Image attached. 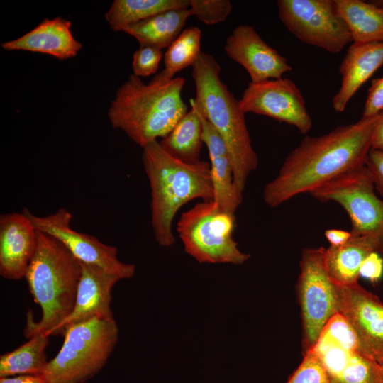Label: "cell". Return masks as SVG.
I'll return each instance as SVG.
<instances>
[{
    "mask_svg": "<svg viewBox=\"0 0 383 383\" xmlns=\"http://www.w3.org/2000/svg\"><path fill=\"white\" fill-rule=\"evenodd\" d=\"M277 6L282 23L305 43L334 54L353 41L335 0H279Z\"/></svg>",
    "mask_w": 383,
    "mask_h": 383,
    "instance_id": "8fae6325",
    "label": "cell"
},
{
    "mask_svg": "<svg viewBox=\"0 0 383 383\" xmlns=\"http://www.w3.org/2000/svg\"><path fill=\"white\" fill-rule=\"evenodd\" d=\"M57 355L39 375L45 383H84L106 365L118 339L114 318H94L69 327Z\"/></svg>",
    "mask_w": 383,
    "mask_h": 383,
    "instance_id": "8992f818",
    "label": "cell"
},
{
    "mask_svg": "<svg viewBox=\"0 0 383 383\" xmlns=\"http://www.w3.org/2000/svg\"><path fill=\"white\" fill-rule=\"evenodd\" d=\"M81 264L82 274L74 309L51 335H64L71 326L94 318H113L111 291L121 278L98 267Z\"/></svg>",
    "mask_w": 383,
    "mask_h": 383,
    "instance_id": "2e32d148",
    "label": "cell"
},
{
    "mask_svg": "<svg viewBox=\"0 0 383 383\" xmlns=\"http://www.w3.org/2000/svg\"><path fill=\"white\" fill-rule=\"evenodd\" d=\"M325 236L331 243V246L339 247L345 244L351 238L350 231L341 229H328L325 231Z\"/></svg>",
    "mask_w": 383,
    "mask_h": 383,
    "instance_id": "836d02e7",
    "label": "cell"
},
{
    "mask_svg": "<svg viewBox=\"0 0 383 383\" xmlns=\"http://www.w3.org/2000/svg\"><path fill=\"white\" fill-rule=\"evenodd\" d=\"M376 252L374 243L365 237H352L339 247L325 249L324 263L331 280L337 285L357 283L360 268L364 260Z\"/></svg>",
    "mask_w": 383,
    "mask_h": 383,
    "instance_id": "44dd1931",
    "label": "cell"
},
{
    "mask_svg": "<svg viewBox=\"0 0 383 383\" xmlns=\"http://www.w3.org/2000/svg\"><path fill=\"white\" fill-rule=\"evenodd\" d=\"M374 189L373 178L364 165L341 174L309 194L321 202L340 204L350 217L351 236L371 240L383 258V201Z\"/></svg>",
    "mask_w": 383,
    "mask_h": 383,
    "instance_id": "ba28073f",
    "label": "cell"
},
{
    "mask_svg": "<svg viewBox=\"0 0 383 383\" xmlns=\"http://www.w3.org/2000/svg\"><path fill=\"white\" fill-rule=\"evenodd\" d=\"M189 8V0H115L104 16L111 29L122 31L160 13Z\"/></svg>",
    "mask_w": 383,
    "mask_h": 383,
    "instance_id": "484cf974",
    "label": "cell"
},
{
    "mask_svg": "<svg viewBox=\"0 0 383 383\" xmlns=\"http://www.w3.org/2000/svg\"><path fill=\"white\" fill-rule=\"evenodd\" d=\"M81 274V262L57 238L37 231L36 250L24 278L42 315L37 322L27 315L26 338L40 333L50 337L72 313Z\"/></svg>",
    "mask_w": 383,
    "mask_h": 383,
    "instance_id": "3957f363",
    "label": "cell"
},
{
    "mask_svg": "<svg viewBox=\"0 0 383 383\" xmlns=\"http://www.w3.org/2000/svg\"><path fill=\"white\" fill-rule=\"evenodd\" d=\"M286 383H331L326 370L312 350L304 354V359Z\"/></svg>",
    "mask_w": 383,
    "mask_h": 383,
    "instance_id": "f1b7e54d",
    "label": "cell"
},
{
    "mask_svg": "<svg viewBox=\"0 0 383 383\" xmlns=\"http://www.w3.org/2000/svg\"><path fill=\"white\" fill-rule=\"evenodd\" d=\"M49 336L33 335L16 349L0 356V378L20 375H40L47 366L45 349Z\"/></svg>",
    "mask_w": 383,
    "mask_h": 383,
    "instance_id": "d4e9b609",
    "label": "cell"
},
{
    "mask_svg": "<svg viewBox=\"0 0 383 383\" xmlns=\"http://www.w3.org/2000/svg\"><path fill=\"white\" fill-rule=\"evenodd\" d=\"M326 370L331 383H380V365L360 347L355 332L335 314L311 348Z\"/></svg>",
    "mask_w": 383,
    "mask_h": 383,
    "instance_id": "9c48e42d",
    "label": "cell"
},
{
    "mask_svg": "<svg viewBox=\"0 0 383 383\" xmlns=\"http://www.w3.org/2000/svg\"><path fill=\"white\" fill-rule=\"evenodd\" d=\"M335 3L353 43L383 42V5L360 0H335Z\"/></svg>",
    "mask_w": 383,
    "mask_h": 383,
    "instance_id": "603a6c76",
    "label": "cell"
},
{
    "mask_svg": "<svg viewBox=\"0 0 383 383\" xmlns=\"http://www.w3.org/2000/svg\"><path fill=\"white\" fill-rule=\"evenodd\" d=\"M371 148L383 151V110L379 113L378 119L373 130Z\"/></svg>",
    "mask_w": 383,
    "mask_h": 383,
    "instance_id": "e575fe53",
    "label": "cell"
},
{
    "mask_svg": "<svg viewBox=\"0 0 383 383\" xmlns=\"http://www.w3.org/2000/svg\"><path fill=\"white\" fill-rule=\"evenodd\" d=\"M22 212L37 231L57 238L82 263L101 268L121 279L133 277L135 265L120 261L115 246L104 244L96 238L72 228V215L66 209L60 208L55 213L42 217L34 215L27 208Z\"/></svg>",
    "mask_w": 383,
    "mask_h": 383,
    "instance_id": "7c38bea8",
    "label": "cell"
},
{
    "mask_svg": "<svg viewBox=\"0 0 383 383\" xmlns=\"http://www.w3.org/2000/svg\"><path fill=\"white\" fill-rule=\"evenodd\" d=\"M325 249L306 248L301 255L298 291L304 328V354L316 344L326 323L338 313L337 285L326 269Z\"/></svg>",
    "mask_w": 383,
    "mask_h": 383,
    "instance_id": "30bf717a",
    "label": "cell"
},
{
    "mask_svg": "<svg viewBox=\"0 0 383 383\" xmlns=\"http://www.w3.org/2000/svg\"><path fill=\"white\" fill-rule=\"evenodd\" d=\"M190 16L189 9L166 11L127 26L122 31L135 38L140 46L162 50L168 48L180 35Z\"/></svg>",
    "mask_w": 383,
    "mask_h": 383,
    "instance_id": "7402d4cb",
    "label": "cell"
},
{
    "mask_svg": "<svg viewBox=\"0 0 383 383\" xmlns=\"http://www.w3.org/2000/svg\"><path fill=\"white\" fill-rule=\"evenodd\" d=\"M380 365V383H383V362L379 363Z\"/></svg>",
    "mask_w": 383,
    "mask_h": 383,
    "instance_id": "8d00e7d4",
    "label": "cell"
},
{
    "mask_svg": "<svg viewBox=\"0 0 383 383\" xmlns=\"http://www.w3.org/2000/svg\"><path fill=\"white\" fill-rule=\"evenodd\" d=\"M235 216L212 201H203L183 212L177 232L185 252L200 263L242 265L250 255L233 238Z\"/></svg>",
    "mask_w": 383,
    "mask_h": 383,
    "instance_id": "52a82bcc",
    "label": "cell"
},
{
    "mask_svg": "<svg viewBox=\"0 0 383 383\" xmlns=\"http://www.w3.org/2000/svg\"><path fill=\"white\" fill-rule=\"evenodd\" d=\"M184 84L181 77L165 84H146L131 74L111 102L110 123L142 148L163 138L188 111L182 97Z\"/></svg>",
    "mask_w": 383,
    "mask_h": 383,
    "instance_id": "277c9868",
    "label": "cell"
},
{
    "mask_svg": "<svg viewBox=\"0 0 383 383\" xmlns=\"http://www.w3.org/2000/svg\"><path fill=\"white\" fill-rule=\"evenodd\" d=\"M229 0H189L192 16L206 25H213L226 19L232 11Z\"/></svg>",
    "mask_w": 383,
    "mask_h": 383,
    "instance_id": "83f0119b",
    "label": "cell"
},
{
    "mask_svg": "<svg viewBox=\"0 0 383 383\" xmlns=\"http://www.w3.org/2000/svg\"><path fill=\"white\" fill-rule=\"evenodd\" d=\"M201 30L192 26L182 30L167 48L164 55L165 68L150 81L152 84H165L175 74L194 64L201 51Z\"/></svg>",
    "mask_w": 383,
    "mask_h": 383,
    "instance_id": "4316f807",
    "label": "cell"
},
{
    "mask_svg": "<svg viewBox=\"0 0 383 383\" xmlns=\"http://www.w3.org/2000/svg\"><path fill=\"white\" fill-rule=\"evenodd\" d=\"M191 110L160 142L162 148L174 158L186 163L199 162L202 145V124L193 99Z\"/></svg>",
    "mask_w": 383,
    "mask_h": 383,
    "instance_id": "cb8c5ba5",
    "label": "cell"
},
{
    "mask_svg": "<svg viewBox=\"0 0 383 383\" xmlns=\"http://www.w3.org/2000/svg\"><path fill=\"white\" fill-rule=\"evenodd\" d=\"M37 247V230L23 213L0 216V274L6 279L25 277Z\"/></svg>",
    "mask_w": 383,
    "mask_h": 383,
    "instance_id": "e0dca14e",
    "label": "cell"
},
{
    "mask_svg": "<svg viewBox=\"0 0 383 383\" xmlns=\"http://www.w3.org/2000/svg\"><path fill=\"white\" fill-rule=\"evenodd\" d=\"M383 110V77L373 79L368 90L362 117H372Z\"/></svg>",
    "mask_w": 383,
    "mask_h": 383,
    "instance_id": "4dcf8cb0",
    "label": "cell"
},
{
    "mask_svg": "<svg viewBox=\"0 0 383 383\" xmlns=\"http://www.w3.org/2000/svg\"><path fill=\"white\" fill-rule=\"evenodd\" d=\"M383 275V258L376 252H371L362 262L360 276L371 282H378Z\"/></svg>",
    "mask_w": 383,
    "mask_h": 383,
    "instance_id": "d6a6232c",
    "label": "cell"
},
{
    "mask_svg": "<svg viewBox=\"0 0 383 383\" xmlns=\"http://www.w3.org/2000/svg\"><path fill=\"white\" fill-rule=\"evenodd\" d=\"M365 165L370 172L376 189L383 196V151L371 148Z\"/></svg>",
    "mask_w": 383,
    "mask_h": 383,
    "instance_id": "1f68e13d",
    "label": "cell"
},
{
    "mask_svg": "<svg viewBox=\"0 0 383 383\" xmlns=\"http://www.w3.org/2000/svg\"><path fill=\"white\" fill-rule=\"evenodd\" d=\"M223 48L231 60L245 69L252 82L279 79L292 70L286 58L268 45L250 25L236 26Z\"/></svg>",
    "mask_w": 383,
    "mask_h": 383,
    "instance_id": "9a60e30c",
    "label": "cell"
},
{
    "mask_svg": "<svg viewBox=\"0 0 383 383\" xmlns=\"http://www.w3.org/2000/svg\"><path fill=\"white\" fill-rule=\"evenodd\" d=\"M197 111L202 124L203 143L207 148L210 160L213 201L222 211L235 214L242 203L243 196L238 193L234 185L233 170L227 148L216 130L198 109Z\"/></svg>",
    "mask_w": 383,
    "mask_h": 383,
    "instance_id": "d6986e66",
    "label": "cell"
},
{
    "mask_svg": "<svg viewBox=\"0 0 383 383\" xmlns=\"http://www.w3.org/2000/svg\"><path fill=\"white\" fill-rule=\"evenodd\" d=\"M220 72L221 66L215 57L201 52L192 65L196 88L194 101L222 138L231 160L235 189L243 196L248 177L257 167L258 157L239 101L221 81Z\"/></svg>",
    "mask_w": 383,
    "mask_h": 383,
    "instance_id": "5b68a950",
    "label": "cell"
},
{
    "mask_svg": "<svg viewBox=\"0 0 383 383\" xmlns=\"http://www.w3.org/2000/svg\"><path fill=\"white\" fill-rule=\"evenodd\" d=\"M162 57V50L152 46H140L133 55V74L141 77L157 72Z\"/></svg>",
    "mask_w": 383,
    "mask_h": 383,
    "instance_id": "f546056e",
    "label": "cell"
},
{
    "mask_svg": "<svg viewBox=\"0 0 383 383\" xmlns=\"http://www.w3.org/2000/svg\"><path fill=\"white\" fill-rule=\"evenodd\" d=\"M244 113H253L272 118L296 127L303 134L312 128L300 89L287 78L249 82L239 100Z\"/></svg>",
    "mask_w": 383,
    "mask_h": 383,
    "instance_id": "4fadbf2b",
    "label": "cell"
},
{
    "mask_svg": "<svg viewBox=\"0 0 383 383\" xmlns=\"http://www.w3.org/2000/svg\"><path fill=\"white\" fill-rule=\"evenodd\" d=\"M378 116L362 117L319 137L306 136L284 160L276 177L265 185V203L277 207L364 165Z\"/></svg>",
    "mask_w": 383,
    "mask_h": 383,
    "instance_id": "6da1fadb",
    "label": "cell"
},
{
    "mask_svg": "<svg viewBox=\"0 0 383 383\" xmlns=\"http://www.w3.org/2000/svg\"><path fill=\"white\" fill-rule=\"evenodd\" d=\"M72 23L62 17L45 18L25 35L1 44L6 50H25L63 60L75 57L82 45L71 30Z\"/></svg>",
    "mask_w": 383,
    "mask_h": 383,
    "instance_id": "ac0fdd59",
    "label": "cell"
},
{
    "mask_svg": "<svg viewBox=\"0 0 383 383\" xmlns=\"http://www.w3.org/2000/svg\"><path fill=\"white\" fill-rule=\"evenodd\" d=\"M337 292L338 313L353 330L365 353L381 363L383 362V303L358 282L337 285Z\"/></svg>",
    "mask_w": 383,
    "mask_h": 383,
    "instance_id": "5bb4252c",
    "label": "cell"
},
{
    "mask_svg": "<svg viewBox=\"0 0 383 383\" xmlns=\"http://www.w3.org/2000/svg\"><path fill=\"white\" fill-rule=\"evenodd\" d=\"M0 383H45L39 376L20 375L14 377L0 378Z\"/></svg>",
    "mask_w": 383,
    "mask_h": 383,
    "instance_id": "d590c367",
    "label": "cell"
},
{
    "mask_svg": "<svg viewBox=\"0 0 383 383\" xmlns=\"http://www.w3.org/2000/svg\"><path fill=\"white\" fill-rule=\"evenodd\" d=\"M142 162L151 193V225L155 238L163 247L175 243L173 220L189 201H212L210 163H186L167 153L157 140L143 148Z\"/></svg>",
    "mask_w": 383,
    "mask_h": 383,
    "instance_id": "7a4b0ae2",
    "label": "cell"
},
{
    "mask_svg": "<svg viewBox=\"0 0 383 383\" xmlns=\"http://www.w3.org/2000/svg\"><path fill=\"white\" fill-rule=\"evenodd\" d=\"M374 2L378 4L383 5V1H374Z\"/></svg>",
    "mask_w": 383,
    "mask_h": 383,
    "instance_id": "74e56055",
    "label": "cell"
},
{
    "mask_svg": "<svg viewBox=\"0 0 383 383\" xmlns=\"http://www.w3.org/2000/svg\"><path fill=\"white\" fill-rule=\"evenodd\" d=\"M383 65V42L353 43L340 66V88L332 100L335 111H344L348 101Z\"/></svg>",
    "mask_w": 383,
    "mask_h": 383,
    "instance_id": "ffe728a7",
    "label": "cell"
}]
</instances>
